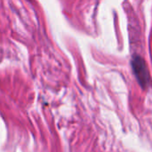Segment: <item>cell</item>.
<instances>
[{"mask_svg": "<svg viewBox=\"0 0 152 152\" xmlns=\"http://www.w3.org/2000/svg\"><path fill=\"white\" fill-rule=\"evenodd\" d=\"M133 65L134 69L135 72V74L138 78V80L142 83H145L148 82V73H147V69H146V65L144 64V61L141 57H136L133 61Z\"/></svg>", "mask_w": 152, "mask_h": 152, "instance_id": "obj_1", "label": "cell"}]
</instances>
